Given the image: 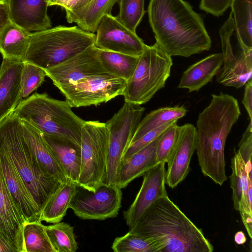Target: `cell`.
Instances as JSON below:
<instances>
[{"mask_svg":"<svg viewBox=\"0 0 252 252\" xmlns=\"http://www.w3.org/2000/svg\"><path fill=\"white\" fill-rule=\"evenodd\" d=\"M30 34L10 21L0 32V53L2 58L24 62Z\"/></svg>","mask_w":252,"mask_h":252,"instance_id":"obj_26","label":"cell"},{"mask_svg":"<svg viewBox=\"0 0 252 252\" xmlns=\"http://www.w3.org/2000/svg\"><path fill=\"white\" fill-rule=\"evenodd\" d=\"M245 92L242 103L247 110L250 121H252V80H249L245 84Z\"/></svg>","mask_w":252,"mask_h":252,"instance_id":"obj_41","label":"cell"},{"mask_svg":"<svg viewBox=\"0 0 252 252\" xmlns=\"http://www.w3.org/2000/svg\"><path fill=\"white\" fill-rule=\"evenodd\" d=\"M117 0H91L77 9H65L66 19L69 23H75L82 30L94 33L103 17L111 14Z\"/></svg>","mask_w":252,"mask_h":252,"instance_id":"obj_24","label":"cell"},{"mask_svg":"<svg viewBox=\"0 0 252 252\" xmlns=\"http://www.w3.org/2000/svg\"><path fill=\"white\" fill-rule=\"evenodd\" d=\"M0 150L11 161L41 212L61 183L41 169L24 139L20 120L13 113L0 124Z\"/></svg>","mask_w":252,"mask_h":252,"instance_id":"obj_4","label":"cell"},{"mask_svg":"<svg viewBox=\"0 0 252 252\" xmlns=\"http://www.w3.org/2000/svg\"><path fill=\"white\" fill-rule=\"evenodd\" d=\"M10 21L7 3L0 0V32Z\"/></svg>","mask_w":252,"mask_h":252,"instance_id":"obj_42","label":"cell"},{"mask_svg":"<svg viewBox=\"0 0 252 252\" xmlns=\"http://www.w3.org/2000/svg\"><path fill=\"white\" fill-rule=\"evenodd\" d=\"M159 136L130 157L122 159L117 172L116 185L121 189L143 176L156 165V150Z\"/></svg>","mask_w":252,"mask_h":252,"instance_id":"obj_22","label":"cell"},{"mask_svg":"<svg viewBox=\"0 0 252 252\" xmlns=\"http://www.w3.org/2000/svg\"><path fill=\"white\" fill-rule=\"evenodd\" d=\"M71 108L66 100L35 93L21 100L12 113L43 134L65 139L81 147V129L86 121Z\"/></svg>","mask_w":252,"mask_h":252,"instance_id":"obj_5","label":"cell"},{"mask_svg":"<svg viewBox=\"0 0 252 252\" xmlns=\"http://www.w3.org/2000/svg\"><path fill=\"white\" fill-rule=\"evenodd\" d=\"M20 121L24 139L41 169L61 183L67 181L55 154L43 134L28 123Z\"/></svg>","mask_w":252,"mask_h":252,"instance_id":"obj_21","label":"cell"},{"mask_svg":"<svg viewBox=\"0 0 252 252\" xmlns=\"http://www.w3.org/2000/svg\"><path fill=\"white\" fill-rule=\"evenodd\" d=\"M0 252H18L15 247L12 245L0 233Z\"/></svg>","mask_w":252,"mask_h":252,"instance_id":"obj_44","label":"cell"},{"mask_svg":"<svg viewBox=\"0 0 252 252\" xmlns=\"http://www.w3.org/2000/svg\"><path fill=\"white\" fill-rule=\"evenodd\" d=\"M25 218L10 195L0 167V233L18 252H25L23 238Z\"/></svg>","mask_w":252,"mask_h":252,"instance_id":"obj_17","label":"cell"},{"mask_svg":"<svg viewBox=\"0 0 252 252\" xmlns=\"http://www.w3.org/2000/svg\"><path fill=\"white\" fill-rule=\"evenodd\" d=\"M45 70L31 63L24 62L22 73V98H26L44 81Z\"/></svg>","mask_w":252,"mask_h":252,"instance_id":"obj_36","label":"cell"},{"mask_svg":"<svg viewBox=\"0 0 252 252\" xmlns=\"http://www.w3.org/2000/svg\"><path fill=\"white\" fill-rule=\"evenodd\" d=\"M11 22L31 32L51 28L49 0H6Z\"/></svg>","mask_w":252,"mask_h":252,"instance_id":"obj_18","label":"cell"},{"mask_svg":"<svg viewBox=\"0 0 252 252\" xmlns=\"http://www.w3.org/2000/svg\"><path fill=\"white\" fill-rule=\"evenodd\" d=\"M126 81L112 75L83 79L59 89L71 107L97 106L123 94Z\"/></svg>","mask_w":252,"mask_h":252,"instance_id":"obj_12","label":"cell"},{"mask_svg":"<svg viewBox=\"0 0 252 252\" xmlns=\"http://www.w3.org/2000/svg\"><path fill=\"white\" fill-rule=\"evenodd\" d=\"M24 62L3 58L0 66V124L22 100V73Z\"/></svg>","mask_w":252,"mask_h":252,"instance_id":"obj_19","label":"cell"},{"mask_svg":"<svg viewBox=\"0 0 252 252\" xmlns=\"http://www.w3.org/2000/svg\"><path fill=\"white\" fill-rule=\"evenodd\" d=\"M196 145L195 127L191 124L179 126L176 143L166 162L165 184L170 188H175L187 177Z\"/></svg>","mask_w":252,"mask_h":252,"instance_id":"obj_16","label":"cell"},{"mask_svg":"<svg viewBox=\"0 0 252 252\" xmlns=\"http://www.w3.org/2000/svg\"><path fill=\"white\" fill-rule=\"evenodd\" d=\"M95 34L77 26H58L31 32L25 62L44 70L56 66L94 44Z\"/></svg>","mask_w":252,"mask_h":252,"instance_id":"obj_6","label":"cell"},{"mask_svg":"<svg viewBox=\"0 0 252 252\" xmlns=\"http://www.w3.org/2000/svg\"><path fill=\"white\" fill-rule=\"evenodd\" d=\"M187 112L184 105L161 107L151 112L141 120L130 144L152 130L166 123L178 121L185 116Z\"/></svg>","mask_w":252,"mask_h":252,"instance_id":"obj_29","label":"cell"},{"mask_svg":"<svg viewBox=\"0 0 252 252\" xmlns=\"http://www.w3.org/2000/svg\"><path fill=\"white\" fill-rule=\"evenodd\" d=\"M129 232L157 240L161 252H212L213 245L168 195L144 212Z\"/></svg>","mask_w":252,"mask_h":252,"instance_id":"obj_3","label":"cell"},{"mask_svg":"<svg viewBox=\"0 0 252 252\" xmlns=\"http://www.w3.org/2000/svg\"><path fill=\"white\" fill-rule=\"evenodd\" d=\"M177 121L174 122L159 136L156 150L158 163H166L176 143L179 131Z\"/></svg>","mask_w":252,"mask_h":252,"instance_id":"obj_37","label":"cell"},{"mask_svg":"<svg viewBox=\"0 0 252 252\" xmlns=\"http://www.w3.org/2000/svg\"><path fill=\"white\" fill-rule=\"evenodd\" d=\"M145 108L125 102L105 123L109 133L106 184L116 185L117 172L124 156L141 120Z\"/></svg>","mask_w":252,"mask_h":252,"instance_id":"obj_10","label":"cell"},{"mask_svg":"<svg viewBox=\"0 0 252 252\" xmlns=\"http://www.w3.org/2000/svg\"><path fill=\"white\" fill-rule=\"evenodd\" d=\"M96 32L94 45L100 50L139 57L147 45L111 14L103 17Z\"/></svg>","mask_w":252,"mask_h":252,"instance_id":"obj_14","label":"cell"},{"mask_svg":"<svg viewBox=\"0 0 252 252\" xmlns=\"http://www.w3.org/2000/svg\"><path fill=\"white\" fill-rule=\"evenodd\" d=\"M232 172L229 177L232 199L236 210H244L252 215L248 200V177L245 163L237 152L231 160Z\"/></svg>","mask_w":252,"mask_h":252,"instance_id":"obj_28","label":"cell"},{"mask_svg":"<svg viewBox=\"0 0 252 252\" xmlns=\"http://www.w3.org/2000/svg\"><path fill=\"white\" fill-rule=\"evenodd\" d=\"M171 57L155 43L147 45L123 93L126 102L141 105L163 88L170 75Z\"/></svg>","mask_w":252,"mask_h":252,"instance_id":"obj_7","label":"cell"},{"mask_svg":"<svg viewBox=\"0 0 252 252\" xmlns=\"http://www.w3.org/2000/svg\"><path fill=\"white\" fill-rule=\"evenodd\" d=\"M239 150L237 152L245 163L247 172L249 175L252 174V121L249 124L243 133L238 144Z\"/></svg>","mask_w":252,"mask_h":252,"instance_id":"obj_39","label":"cell"},{"mask_svg":"<svg viewBox=\"0 0 252 252\" xmlns=\"http://www.w3.org/2000/svg\"><path fill=\"white\" fill-rule=\"evenodd\" d=\"M223 63L221 53L210 55L189 66L183 73L178 85L189 92L198 91L211 82Z\"/></svg>","mask_w":252,"mask_h":252,"instance_id":"obj_23","label":"cell"},{"mask_svg":"<svg viewBox=\"0 0 252 252\" xmlns=\"http://www.w3.org/2000/svg\"><path fill=\"white\" fill-rule=\"evenodd\" d=\"M233 0H201L199 8L207 13L219 17L230 6Z\"/></svg>","mask_w":252,"mask_h":252,"instance_id":"obj_40","label":"cell"},{"mask_svg":"<svg viewBox=\"0 0 252 252\" xmlns=\"http://www.w3.org/2000/svg\"><path fill=\"white\" fill-rule=\"evenodd\" d=\"M223 63L216 74L219 83L240 88L252 79V48L241 41L230 14L219 31Z\"/></svg>","mask_w":252,"mask_h":252,"instance_id":"obj_9","label":"cell"},{"mask_svg":"<svg viewBox=\"0 0 252 252\" xmlns=\"http://www.w3.org/2000/svg\"><path fill=\"white\" fill-rule=\"evenodd\" d=\"M0 167L7 189L26 222L42 221L37 204L11 161L0 150Z\"/></svg>","mask_w":252,"mask_h":252,"instance_id":"obj_20","label":"cell"},{"mask_svg":"<svg viewBox=\"0 0 252 252\" xmlns=\"http://www.w3.org/2000/svg\"><path fill=\"white\" fill-rule=\"evenodd\" d=\"M111 248L115 252H161V247L157 240L129 231L116 238Z\"/></svg>","mask_w":252,"mask_h":252,"instance_id":"obj_33","label":"cell"},{"mask_svg":"<svg viewBox=\"0 0 252 252\" xmlns=\"http://www.w3.org/2000/svg\"><path fill=\"white\" fill-rule=\"evenodd\" d=\"M165 163H158L143 176V182L134 201L123 212L129 229L138 221L146 209L159 198L167 195L165 188Z\"/></svg>","mask_w":252,"mask_h":252,"instance_id":"obj_15","label":"cell"},{"mask_svg":"<svg viewBox=\"0 0 252 252\" xmlns=\"http://www.w3.org/2000/svg\"><path fill=\"white\" fill-rule=\"evenodd\" d=\"M76 185L68 180L60 184L41 210L42 221L54 224L62 220L69 209L75 190Z\"/></svg>","mask_w":252,"mask_h":252,"instance_id":"obj_27","label":"cell"},{"mask_svg":"<svg viewBox=\"0 0 252 252\" xmlns=\"http://www.w3.org/2000/svg\"><path fill=\"white\" fill-rule=\"evenodd\" d=\"M48 238L56 252H75L78 246L70 224L59 222L45 226Z\"/></svg>","mask_w":252,"mask_h":252,"instance_id":"obj_34","label":"cell"},{"mask_svg":"<svg viewBox=\"0 0 252 252\" xmlns=\"http://www.w3.org/2000/svg\"><path fill=\"white\" fill-rule=\"evenodd\" d=\"M45 70L59 89L83 79L111 75L102 66L99 59V49L94 44L63 63Z\"/></svg>","mask_w":252,"mask_h":252,"instance_id":"obj_13","label":"cell"},{"mask_svg":"<svg viewBox=\"0 0 252 252\" xmlns=\"http://www.w3.org/2000/svg\"><path fill=\"white\" fill-rule=\"evenodd\" d=\"M99 59L108 72L127 82L135 71L139 57L99 49Z\"/></svg>","mask_w":252,"mask_h":252,"instance_id":"obj_30","label":"cell"},{"mask_svg":"<svg viewBox=\"0 0 252 252\" xmlns=\"http://www.w3.org/2000/svg\"><path fill=\"white\" fill-rule=\"evenodd\" d=\"M119 13L115 16L123 25L136 33V30L145 13L144 0H117Z\"/></svg>","mask_w":252,"mask_h":252,"instance_id":"obj_35","label":"cell"},{"mask_svg":"<svg viewBox=\"0 0 252 252\" xmlns=\"http://www.w3.org/2000/svg\"><path fill=\"white\" fill-rule=\"evenodd\" d=\"M67 180L77 184L81 166V147L64 138L44 135Z\"/></svg>","mask_w":252,"mask_h":252,"instance_id":"obj_25","label":"cell"},{"mask_svg":"<svg viewBox=\"0 0 252 252\" xmlns=\"http://www.w3.org/2000/svg\"><path fill=\"white\" fill-rule=\"evenodd\" d=\"M241 219L249 237L252 238V215L242 210H239Z\"/></svg>","mask_w":252,"mask_h":252,"instance_id":"obj_43","label":"cell"},{"mask_svg":"<svg viewBox=\"0 0 252 252\" xmlns=\"http://www.w3.org/2000/svg\"><path fill=\"white\" fill-rule=\"evenodd\" d=\"M122 199L121 189L115 185L103 183L93 191L76 184L69 208L81 219L102 220L117 216Z\"/></svg>","mask_w":252,"mask_h":252,"instance_id":"obj_11","label":"cell"},{"mask_svg":"<svg viewBox=\"0 0 252 252\" xmlns=\"http://www.w3.org/2000/svg\"><path fill=\"white\" fill-rule=\"evenodd\" d=\"M42 221L26 222L23 226L25 252H56Z\"/></svg>","mask_w":252,"mask_h":252,"instance_id":"obj_32","label":"cell"},{"mask_svg":"<svg viewBox=\"0 0 252 252\" xmlns=\"http://www.w3.org/2000/svg\"><path fill=\"white\" fill-rule=\"evenodd\" d=\"M241 115L237 100L221 93L212 95L196 122V151L203 174L222 185L227 179L224 148L227 137Z\"/></svg>","mask_w":252,"mask_h":252,"instance_id":"obj_2","label":"cell"},{"mask_svg":"<svg viewBox=\"0 0 252 252\" xmlns=\"http://www.w3.org/2000/svg\"><path fill=\"white\" fill-rule=\"evenodd\" d=\"M234 241L238 245H243L245 243L247 238L245 233L242 231L236 232L234 236Z\"/></svg>","mask_w":252,"mask_h":252,"instance_id":"obj_46","label":"cell"},{"mask_svg":"<svg viewBox=\"0 0 252 252\" xmlns=\"http://www.w3.org/2000/svg\"><path fill=\"white\" fill-rule=\"evenodd\" d=\"M175 121H174L171 122L166 123L159 127L152 130L136 141L130 144L124 156L123 159L130 157L134 153L147 146L150 143L159 136L166 129H167Z\"/></svg>","mask_w":252,"mask_h":252,"instance_id":"obj_38","label":"cell"},{"mask_svg":"<svg viewBox=\"0 0 252 252\" xmlns=\"http://www.w3.org/2000/svg\"><path fill=\"white\" fill-rule=\"evenodd\" d=\"M109 140L105 123L85 122L81 129V166L76 184L94 191L106 183Z\"/></svg>","mask_w":252,"mask_h":252,"instance_id":"obj_8","label":"cell"},{"mask_svg":"<svg viewBox=\"0 0 252 252\" xmlns=\"http://www.w3.org/2000/svg\"><path fill=\"white\" fill-rule=\"evenodd\" d=\"M230 7L239 37L246 46L252 48V0H233Z\"/></svg>","mask_w":252,"mask_h":252,"instance_id":"obj_31","label":"cell"},{"mask_svg":"<svg viewBox=\"0 0 252 252\" xmlns=\"http://www.w3.org/2000/svg\"><path fill=\"white\" fill-rule=\"evenodd\" d=\"M91 0H69L67 4L63 8L64 9H77L84 6Z\"/></svg>","mask_w":252,"mask_h":252,"instance_id":"obj_45","label":"cell"},{"mask_svg":"<svg viewBox=\"0 0 252 252\" xmlns=\"http://www.w3.org/2000/svg\"><path fill=\"white\" fill-rule=\"evenodd\" d=\"M149 22L156 43L168 55L189 57L212 46L203 18L184 0H150Z\"/></svg>","mask_w":252,"mask_h":252,"instance_id":"obj_1","label":"cell"}]
</instances>
